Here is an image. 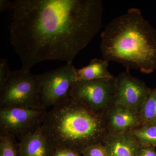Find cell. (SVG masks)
Wrapping results in <instances>:
<instances>
[{"label": "cell", "instance_id": "cell-1", "mask_svg": "<svg viewBox=\"0 0 156 156\" xmlns=\"http://www.w3.org/2000/svg\"><path fill=\"white\" fill-rule=\"evenodd\" d=\"M11 10L10 41L25 72L45 60L72 64L103 23L101 0H15Z\"/></svg>", "mask_w": 156, "mask_h": 156}, {"label": "cell", "instance_id": "cell-2", "mask_svg": "<svg viewBox=\"0 0 156 156\" xmlns=\"http://www.w3.org/2000/svg\"><path fill=\"white\" fill-rule=\"evenodd\" d=\"M103 59L145 73L156 70V30L136 8L108 23L101 34Z\"/></svg>", "mask_w": 156, "mask_h": 156}, {"label": "cell", "instance_id": "cell-3", "mask_svg": "<svg viewBox=\"0 0 156 156\" xmlns=\"http://www.w3.org/2000/svg\"><path fill=\"white\" fill-rule=\"evenodd\" d=\"M38 128L54 152L69 149L82 153L102 143L109 134L105 115L70 97L46 110Z\"/></svg>", "mask_w": 156, "mask_h": 156}, {"label": "cell", "instance_id": "cell-4", "mask_svg": "<svg viewBox=\"0 0 156 156\" xmlns=\"http://www.w3.org/2000/svg\"><path fill=\"white\" fill-rule=\"evenodd\" d=\"M41 87L40 75L21 69L11 71L5 82L0 86V109H43L40 100Z\"/></svg>", "mask_w": 156, "mask_h": 156}, {"label": "cell", "instance_id": "cell-5", "mask_svg": "<svg viewBox=\"0 0 156 156\" xmlns=\"http://www.w3.org/2000/svg\"><path fill=\"white\" fill-rule=\"evenodd\" d=\"M115 77L93 80H76L70 97L99 114L106 115L115 105Z\"/></svg>", "mask_w": 156, "mask_h": 156}, {"label": "cell", "instance_id": "cell-6", "mask_svg": "<svg viewBox=\"0 0 156 156\" xmlns=\"http://www.w3.org/2000/svg\"><path fill=\"white\" fill-rule=\"evenodd\" d=\"M76 68L73 64L40 75L41 106L48 109L70 97L72 87L76 81Z\"/></svg>", "mask_w": 156, "mask_h": 156}, {"label": "cell", "instance_id": "cell-7", "mask_svg": "<svg viewBox=\"0 0 156 156\" xmlns=\"http://www.w3.org/2000/svg\"><path fill=\"white\" fill-rule=\"evenodd\" d=\"M46 110L18 107L0 109V134L20 140L37 129Z\"/></svg>", "mask_w": 156, "mask_h": 156}, {"label": "cell", "instance_id": "cell-8", "mask_svg": "<svg viewBox=\"0 0 156 156\" xmlns=\"http://www.w3.org/2000/svg\"><path fill=\"white\" fill-rule=\"evenodd\" d=\"M129 71L126 69L115 77V105L139 113L152 89Z\"/></svg>", "mask_w": 156, "mask_h": 156}, {"label": "cell", "instance_id": "cell-9", "mask_svg": "<svg viewBox=\"0 0 156 156\" xmlns=\"http://www.w3.org/2000/svg\"><path fill=\"white\" fill-rule=\"evenodd\" d=\"M105 119L109 134L129 132L142 125L139 113L115 105L107 112Z\"/></svg>", "mask_w": 156, "mask_h": 156}, {"label": "cell", "instance_id": "cell-10", "mask_svg": "<svg viewBox=\"0 0 156 156\" xmlns=\"http://www.w3.org/2000/svg\"><path fill=\"white\" fill-rule=\"evenodd\" d=\"M102 144L108 156H137L143 147L130 131L109 134Z\"/></svg>", "mask_w": 156, "mask_h": 156}, {"label": "cell", "instance_id": "cell-11", "mask_svg": "<svg viewBox=\"0 0 156 156\" xmlns=\"http://www.w3.org/2000/svg\"><path fill=\"white\" fill-rule=\"evenodd\" d=\"M18 151L19 156H53L54 153L38 128L20 140Z\"/></svg>", "mask_w": 156, "mask_h": 156}, {"label": "cell", "instance_id": "cell-12", "mask_svg": "<svg viewBox=\"0 0 156 156\" xmlns=\"http://www.w3.org/2000/svg\"><path fill=\"white\" fill-rule=\"evenodd\" d=\"M108 62L104 59L93 58L87 66L75 69L76 81L93 80L111 79L114 76L108 69Z\"/></svg>", "mask_w": 156, "mask_h": 156}, {"label": "cell", "instance_id": "cell-13", "mask_svg": "<svg viewBox=\"0 0 156 156\" xmlns=\"http://www.w3.org/2000/svg\"><path fill=\"white\" fill-rule=\"evenodd\" d=\"M130 132L143 147L149 146L156 147V124L142 125Z\"/></svg>", "mask_w": 156, "mask_h": 156}, {"label": "cell", "instance_id": "cell-14", "mask_svg": "<svg viewBox=\"0 0 156 156\" xmlns=\"http://www.w3.org/2000/svg\"><path fill=\"white\" fill-rule=\"evenodd\" d=\"M139 114L142 125L156 124V88L152 89Z\"/></svg>", "mask_w": 156, "mask_h": 156}, {"label": "cell", "instance_id": "cell-15", "mask_svg": "<svg viewBox=\"0 0 156 156\" xmlns=\"http://www.w3.org/2000/svg\"><path fill=\"white\" fill-rule=\"evenodd\" d=\"M16 142L14 137L0 134V156H17Z\"/></svg>", "mask_w": 156, "mask_h": 156}, {"label": "cell", "instance_id": "cell-16", "mask_svg": "<svg viewBox=\"0 0 156 156\" xmlns=\"http://www.w3.org/2000/svg\"><path fill=\"white\" fill-rule=\"evenodd\" d=\"M82 154L83 156H108L102 143L91 146L83 151Z\"/></svg>", "mask_w": 156, "mask_h": 156}, {"label": "cell", "instance_id": "cell-17", "mask_svg": "<svg viewBox=\"0 0 156 156\" xmlns=\"http://www.w3.org/2000/svg\"><path fill=\"white\" fill-rule=\"evenodd\" d=\"M11 71L8 59L6 58H0V86L5 83Z\"/></svg>", "mask_w": 156, "mask_h": 156}, {"label": "cell", "instance_id": "cell-18", "mask_svg": "<svg viewBox=\"0 0 156 156\" xmlns=\"http://www.w3.org/2000/svg\"><path fill=\"white\" fill-rule=\"evenodd\" d=\"M137 156H156V147L152 146L143 147Z\"/></svg>", "mask_w": 156, "mask_h": 156}, {"label": "cell", "instance_id": "cell-19", "mask_svg": "<svg viewBox=\"0 0 156 156\" xmlns=\"http://www.w3.org/2000/svg\"><path fill=\"white\" fill-rule=\"evenodd\" d=\"M53 156H80V153L69 149L58 150L55 151Z\"/></svg>", "mask_w": 156, "mask_h": 156}, {"label": "cell", "instance_id": "cell-20", "mask_svg": "<svg viewBox=\"0 0 156 156\" xmlns=\"http://www.w3.org/2000/svg\"><path fill=\"white\" fill-rule=\"evenodd\" d=\"M13 2L9 0H0V11L3 12L8 9H12Z\"/></svg>", "mask_w": 156, "mask_h": 156}]
</instances>
